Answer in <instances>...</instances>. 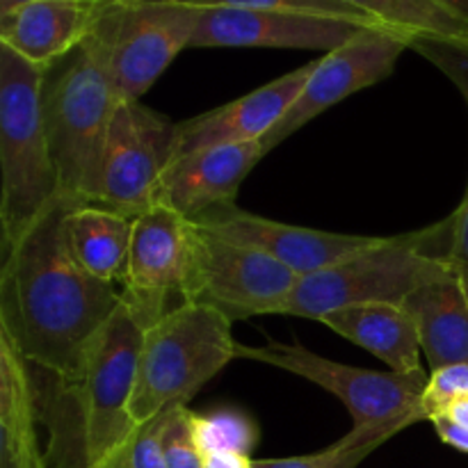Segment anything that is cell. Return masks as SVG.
<instances>
[{"label":"cell","mask_w":468,"mask_h":468,"mask_svg":"<svg viewBox=\"0 0 468 468\" xmlns=\"http://www.w3.org/2000/svg\"><path fill=\"white\" fill-rule=\"evenodd\" d=\"M73 204L58 199L9 250L0 270V329L27 368L67 378L117 314L123 292L76 263L64 238Z\"/></svg>","instance_id":"obj_1"},{"label":"cell","mask_w":468,"mask_h":468,"mask_svg":"<svg viewBox=\"0 0 468 468\" xmlns=\"http://www.w3.org/2000/svg\"><path fill=\"white\" fill-rule=\"evenodd\" d=\"M151 320L123 295L73 375L30 370L50 468H114L140 425L131 400L144 329Z\"/></svg>","instance_id":"obj_2"},{"label":"cell","mask_w":468,"mask_h":468,"mask_svg":"<svg viewBox=\"0 0 468 468\" xmlns=\"http://www.w3.org/2000/svg\"><path fill=\"white\" fill-rule=\"evenodd\" d=\"M451 251L452 218L414 233L379 236L368 250L302 277L283 315L323 320L347 306L405 304L419 288L457 268Z\"/></svg>","instance_id":"obj_3"},{"label":"cell","mask_w":468,"mask_h":468,"mask_svg":"<svg viewBox=\"0 0 468 468\" xmlns=\"http://www.w3.org/2000/svg\"><path fill=\"white\" fill-rule=\"evenodd\" d=\"M48 71L0 44V227L3 251L59 199L44 117Z\"/></svg>","instance_id":"obj_4"},{"label":"cell","mask_w":468,"mask_h":468,"mask_svg":"<svg viewBox=\"0 0 468 468\" xmlns=\"http://www.w3.org/2000/svg\"><path fill=\"white\" fill-rule=\"evenodd\" d=\"M233 323L210 306L178 302L144 329L131 414L137 425L187 407L236 359Z\"/></svg>","instance_id":"obj_5"},{"label":"cell","mask_w":468,"mask_h":468,"mask_svg":"<svg viewBox=\"0 0 468 468\" xmlns=\"http://www.w3.org/2000/svg\"><path fill=\"white\" fill-rule=\"evenodd\" d=\"M236 359L259 361L272 368L304 378L336 396L352 416V430L343 437L350 446H384L391 437L419 420H428L423 411V391L428 375L420 373H379L355 368L324 359L306 350L300 343L242 346L238 343Z\"/></svg>","instance_id":"obj_6"},{"label":"cell","mask_w":468,"mask_h":468,"mask_svg":"<svg viewBox=\"0 0 468 468\" xmlns=\"http://www.w3.org/2000/svg\"><path fill=\"white\" fill-rule=\"evenodd\" d=\"M119 105L112 82L82 46L53 78L46 76L44 117L59 199L99 204L105 144Z\"/></svg>","instance_id":"obj_7"},{"label":"cell","mask_w":468,"mask_h":468,"mask_svg":"<svg viewBox=\"0 0 468 468\" xmlns=\"http://www.w3.org/2000/svg\"><path fill=\"white\" fill-rule=\"evenodd\" d=\"M201 7L174 0L105 5L82 48L99 62L122 103L140 101L190 48Z\"/></svg>","instance_id":"obj_8"},{"label":"cell","mask_w":468,"mask_h":468,"mask_svg":"<svg viewBox=\"0 0 468 468\" xmlns=\"http://www.w3.org/2000/svg\"><path fill=\"white\" fill-rule=\"evenodd\" d=\"M300 279L263 251L238 245L197 224L190 282L183 302L210 306L231 323L251 315L283 314Z\"/></svg>","instance_id":"obj_9"},{"label":"cell","mask_w":468,"mask_h":468,"mask_svg":"<svg viewBox=\"0 0 468 468\" xmlns=\"http://www.w3.org/2000/svg\"><path fill=\"white\" fill-rule=\"evenodd\" d=\"M176 123L142 101L122 103L110 123L99 204L135 219L160 204V187L174 163Z\"/></svg>","instance_id":"obj_10"},{"label":"cell","mask_w":468,"mask_h":468,"mask_svg":"<svg viewBox=\"0 0 468 468\" xmlns=\"http://www.w3.org/2000/svg\"><path fill=\"white\" fill-rule=\"evenodd\" d=\"M411 44L414 41L400 32L387 27H364L336 50L315 59L314 71L306 78L300 96L292 101L282 122L261 142L263 154L268 155L277 149L283 140L324 110L391 76L400 55L411 48Z\"/></svg>","instance_id":"obj_11"},{"label":"cell","mask_w":468,"mask_h":468,"mask_svg":"<svg viewBox=\"0 0 468 468\" xmlns=\"http://www.w3.org/2000/svg\"><path fill=\"white\" fill-rule=\"evenodd\" d=\"M197 224L176 210L158 204L133 222L122 292L151 320L167 314L169 297H186L195 254Z\"/></svg>","instance_id":"obj_12"},{"label":"cell","mask_w":468,"mask_h":468,"mask_svg":"<svg viewBox=\"0 0 468 468\" xmlns=\"http://www.w3.org/2000/svg\"><path fill=\"white\" fill-rule=\"evenodd\" d=\"M361 26L314 14L272 9L201 7L190 48H295L332 53Z\"/></svg>","instance_id":"obj_13"},{"label":"cell","mask_w":468,"mask_h":468,"mask_svg":"<svg viewBox=\"0 0 468 468\" xmlns=\"http://www.w3.org/2000/svg\"><path fill=\"white\" fill-rule=\"evenodd\" d=\"M197 224L238 245L263 251L300 277L332 268L379 240V236H347L274 222L263 215L247 213L236 204L208 210Z\"/></svg>","instance_id":"obj_14"},{"label":"cell","mask_w":468,"mask_h":468,"mask_svg":"<svg viewBox=\"0 0 468 468\" xmlns=\"http://www.w3.org/2000/svg\"><path fill=\"white\" fill-rule=\"evenodd\" d=\"M314 64L315 62L288 71L286 76L231 103L178 122L176 137H174V160L195 154V151L210 149V146L263 142V137L282 122L292 101L300 96L306 78L314 71Z\"/></svg>","instance_id":"obj_15"},{"label":"cell","mask_w":468,"mask_h":468,"mask_svg":"<svg viewBox=\"0 0 468 468\" xmlns=\"http://www.w3.org/2000/svg\"><path fill=\"white\" fill-rule=\"evenodd\" d=\"M263 158L261 142L210 146L183 155L165 174L160 204L197 222L208 210L236 204L242 181Z\"/></svg>","instance_id":"obj_16"},{"label":"cell","mask_w":468,"mask_h":468,"mask_svg":"<svg viewBox=\"0 0 468 468\" xmlns=\"http://www.w3.org/2000/svg\"><path fill=\"white\" fill-rule=\"evenodd\" d=\"M103 7L101 0H35L0 16V44L50 71L85 44Z\"/></svg>","instance_id":"obj_17"},{"label":"cell","mask_w":468,"mask_h":468,"mask_svg":"<svg viewBox=\"0 0 468 468\" xmlns=\"http://www.w3.org/2000/svg\"><path fill=\"white\" fill-rule=\"evenodd\" d=\"M37 425L30 368L14 338L0 329V468H50Z\"/></svg>","instance_id":"obj_18"},{"label":"cell","mask_w":468,"mask_h":468,"mask_svg":"<svg viewBox=\"0 0 468 468\" xmlns=\"http://www.w3.org/2000/svg\"><path fill=\"white\" fill-rule=\"evenodd\" d=\"M332 332L382 359L393 373H420V334L416 320L402 304H359L327 314Z\"/></svg>","instance_id":"obj_19"},{"label":"cell","mask_w":468,"mask_h":468,"mask_svg":"<svg viewBox=\"0 0 468 468\" xmlns=\"http://www.w3.org/2000/svg\"><path fill=\"white\" fill-rule=\"evenodd\" d=\"M430 368L468 364V297L457 268L407 297Z\"/></svg>","instance_id":"obj_20"},{"label":"cell","mask_w":468,"mask_h":468,"mask_svg":"<svg viewBox=\"0 0 468 468\" xmlns=\"http://www.w3.org/2000/svg\"><path fill=\"white\" fill-rule=\"evenodd\" d=\"M135 219L101 204L71 206L64 215V238L85 272L108 283H123Z\"/></svg>","instance_id":"obj_21"},{"label":"cell","mask_w":468,"mask_h":468,"mask_svg":"<svg viewBox=\"0 0 468 468\" xmlns=\"http://www.w3.org/2000/svg\"><path fill=\"white\" fill-rule=\"evenodd\" d=\"M411 41H443L468 48V23L432 0H343Z\"/></svg>","instance_id":"obj_22"},{"label":"cell","mask_w":468,"mask_h":468,"mask_svg":"<svg viewBox=\"0 0 468 468\" xmlns=\"http://www.w3.org/2000/svg\"><path fill=\"white\" fill-rule=\"evenodd\" d=\"M192 432L204 455L210 452H240L251 455L259 443V425L236 407H219L208 414L192 411Z\"/></svg>","instance_id":"obj_23"},{"label":"cell","mask_w":468,"mask_h":468,"mask_svg":"<svg viewBox=\"0 0 468 468\" xmlns=\"http://www.w3.org/2000/svg\"><path fill=\"white\" fill-rule=\"evenodd\" d=\"M411 48L437 64L448 78L457 85V90L464 96L468 105V48L455 44H443V41L419 39L411 44ZM452 218V251L451 261L455 265H468V183L462 204L457 206Z\"/></svg>","instance_id":"obj_24"},{"label":"cell","mask_w":468,"mask_h":468,"mask_svg":"<svg viewBox=\"0 0 468 468\" xmlns=\"http://www.w3.org/2000/svg\"><path fill=\"white\" fill-rule=\"evenodd\" d=\"M174 3L197 5V7H240V9H272V12L314 14V16L341 18L361 27H384L361 9L343 0H174ZM388 30V27H387Z\"/></svg>","instance_id":"obj_25"},{"label":"cell","mask_w":468,"mask_h":468,"mask_svg":"<svg viewBox=\"0 0 468 468\" xmlns=\"http://www.w3.org/2000/svg\"><path fill=\"white\" fill-rule=\"evenodd\" d=\"M165 468H204V452L192 432V411L174 407L167 411L163 432Z\"/></svg>","instance_id":"obj_26"},{"label":"cell","mask_w":468,"mask_h":468,"mask_svg":"<svg viewBox=\"0 0 468 468\" xmlns=\"http://www.w3.org/2000/svg\"><path fill=\"white\" fill-rule=\"evenodd\" d=\"M375 446H350L343 439H338L334 446L314 455L282 457V460H254V468H356Z\"/></svg>","instance_id":"obj_27"},{"label":"cell","mask_w":468,"mask_h":468,"mask_svg":"<svg viewBox=\"0 0 468 468\" xmlns=\"http://www.w3.org/2000/svg\"><path fill=\"white\" fill-rule=\"evenodd\" d=\"M468 396V364H451L432 370L423 391V411L428 420L446 410L451 402Z\"/></svg>","instance_id":"obj_28"},{"label":"cell","mask_w":468,"mask_h":468,"mask_svg":"<svg viewBox=\"0 0 468 468\" xmlns=\"http://www.w3.org/2000/svg\"><path fill=\"white\" fill-rule=\"evenodd\" d=\"M165 419H167V411L137 428L131 443L123 451L122 460H119V468H165Z\"/></svg>","instance_id":"obj_29"},{"label":"cell","mask_w":468,"mask_h":468,"mask_svg":"<svg viewBox=\"0 0 468 468\" xmlns=\"http://www.w3.org/2000/svg\"><path fill=\"white\" fill-rule=\"evenodd\" d=\"M430 423L434 425V430H437L439 439H441L443 443H448V446L457 448V451L462 452H468V428L466 425H460L455 423L452 419H448V416H432L430 419Z\"/></svg>","instance_id":"obj_30"},{"label":"cell","mask_w":468,"mask_h":468,"mask_svg":"<svg viewBox=\"0 0 468 468\" xmlns=\"http://www.w3.org/2000/svg\"><path fill=\"white\" fill-rule=\"evenodd\" d=\"M204 468H254V460L240 452H210L204 455Z\"/></svg>","instance_id":"obj_31"},{"label":"cell","mask_w":468,"mask_h":468,"mask_svg":"<svg viewBox=\"0 0 468 468\" xmlns=\"http://www.w3.org/2000/svg\"><path fill=\"white\" fill-rule=\"evenodd\" d=\"M439 414L448 416V419H452L455 423L466 425V428H468V396L460 398V400H455V402H451V405H448L443 411H439ZM439 414H434V416H439Z\"/></svg>","instance_id":"obj_32"},{"label":"cell","mask_w":468,"mask_h":468,"mask_svg":"<svg viewBox=\"0 0 468 468\" xmlns=\"http://www.w3.org/2000/svg\"><path fill=\"white\" fill-rule=\"evenodd\" d=\"M432 3L441 5L443 9H448V12H452L462 21L468 23V0H432Z\"/></svg>","instance_id":"obj_33"},{"label":"cell","mask_w":468,"mask_h":468,"mask_svg":"<svg viewBox=\"0 0 468 468\" xmlns=\"http://www.w3.org/2000/svg\"><path fill=\"white\" fill-rule=\"evenodd\" d=\"M27 3H35V0H0V16L16 12L18 7H23Z\"/></svg>","instance_id":"obj_34"},{"label":"cell","mask_w":468,"mask_h":468,"mask_svg":"<svg viewBox=\"0 0 468 468\" xmlns=\"http://www.w3.org/2000/svg\"><path fill=\"white\" fill-rule=\"evenodd\" d=\"M457 272H460V279H462V283H464V291L468 297V265H457Z\"/></svg>","instance_id":"obj_35"},{"label":"cell","mask_w":468,"mask_h":468,"mask_svg":"<svg viewBox=\"0 0 468 468\" xmlns=\"http://www.w3.org/2000/svg\"><path fill=\"white\" fill-rule=\"evenodd\" d=\"M105 5H133V3H142V0H101Z\"/></svg>","instance_id":"obj_36"},{"label":"cell","mask_w":468,"mask_h":468,"mask_svg":"<svg viewBox=\"0 0 468 468\" xmlns=\"http://www.w3.org/2000/svg\"><path fill=\"white\" fill-rule=\"evenodd\" d=\"M114 468H119V466H114Z\"/></svg>","instance_id":"obj_37"}]
</instances>
